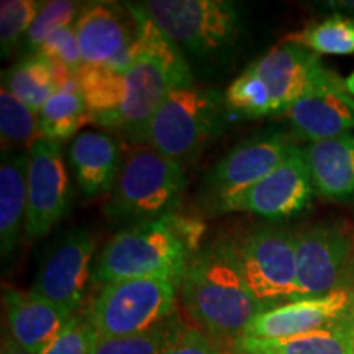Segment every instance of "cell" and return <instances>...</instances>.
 <instances>
[{"label":"cell","mask_w":354,"mask_h":354,"mask_svg":"<svg viewBox=\"0 0 354 354\" xmlns=\"http://www.w3.org/2000/svg\"><path fill=\"white\" fill-rule=\"evenodd\" d=\"M162 354H232L225 344L215 342L197 326H184L179 336Z\"/></svg>","instance_id":"d6a6232c"},{"label":"cell","mask_w":354,"mask_h":354,"mask_svg":"<svg viewBox=\"0 0 354 354\" xmlns=\"http://www.w3.org/2000/svg\"><path fill=\"white\" fill-rule=\"evenodd\" d=\"M86 123H91V115L77 76L61 87L38 112L39 136L57 143L73 138Z\"/></svg>","instance_id":"cb8c5ba5"},{"label":"cell","mask_w":354,"mask_h":354,"mask_svg":"<svg viewBox=\"0 0 354 354\" xmlns=\"http://www.w3.org/2000/svg\"><path fill=\"white\" fill-rule=\"evenodd\" d=\"M354 313V290L342 289L323 297L300 299L264 310L243 338L284 339L322 330Z\"/></svg>","instance_id":"9a60e30c"},{"label":"cell","mask_w":354,"mask_h":354,"mask_svg":"<svg viewBox=\"0 0 354 354\" xmlns=\"http://www.w3.org/2000/svg\"><path fill=\"white\" fill-rule=\"evenodd\" d=\"M120 146L112 136L84 131L69 146V162L77 185L86 197H97L113 189L122 167Z\"/></svg>","instance_id":"d6986e66"},{"label":"cell","mask_w":354,"mask_h":354,"mask_svg":"<svg viewBox=\"0 0 354 354\" xmlns=\"http://www.w3.org/2000/svg\"><path fill=\"white\" fill-rule=\"evenodd\" d=\"M313 187L330 201L354 197V131L304 148Z\"/></svg>","instance_id":"ffe728a7"},{"label":"cell","mask_w":354,"mask_h":354,"mask_svg":"<svg viewBox=\"0 0 354 354\" xmlns=\"http://www.w3.org/2000/svg\"><path fill=\"white\" fill-rule=\"evenodd\" d=\"M238 354H271L264 351H256V349H241V351H236Z\"/></svg>","instance_id":"74e56055"},{"label":"cell","mask_w":354,"mask_h":354,"mask_svg":"<svg viewBox=\"0 0 354 354\" xmlns=\"http://www.w3.org/2000/svg\"><path fill=\"white\" fill-rule=\"evenodd\" d=\"M344 289L354 290V230H351V256H349L346 281H344Z\"/></svg>","instance_id":"e575fe53"},{"label":"cell","mask_w":354,"mask_h":354,"mask_svg":"<svg viewBox=\"0 0 354 354\" xmlns=\"http://www.w3.org/2000/svg\"><path fill=\"white\" fill-rule=\"evenodd\" d=\"M284 115L294 135L308 143L354 131V100L346 95V88L305 97Z\"/></svg>","instance_id":"ac0fdd59"},{"label":"cell","mask_w":354,"mask_h":354,"mask_svg":"<svg viewBox=\"0 0 354 354\" xmlns=\"http://www.w3.org/2000/svg\"><path fill=\"white\" fill-rule=\"evenodd\" d=\"M313 187L304 149L292 146L289 156L258 183L216 203L220 212H250L269 220H286L302 214L312 202Z\"/></svg>","instance_id":"9c48e42d"},{"label":"cell","mask_w":354,"mask_h":354,"mask_svg":"<svg viewBox=\"0 0 354 354\" xmlns=\"http://www.w3.org/2000/svg\"><path fill=\"white\" fill-rule=\"evenodd\" d=\"M331 7L344 8V10H354V0H339V2H330Z\"/></svg>","instance_id":"d590c367"},{"label":"cell","mask_w":354,"mask_h":354,"mask_svg":"<svg viewBox=\"0 0 354 354\" xmlns=\"http://www.w3.org/2000/svg\"><path fill=\"white\" fill-rule=\"evenodd\" d=\"M94 253L95 240L88 230L76 228L63 234L39 266L32 290L77 315L88 281H92Z\"/></svg>","instance_id":"7c38bea8"},{"label":"cell","mask_w":354,"mask_h":354,"mask_svg":"<svg viewBox=\"0 0 354 354\" xmlns=\"http://www.w3.org/2000/svg\"><path fill=\"white\" fill-rule=\"evenodd\" d=\"M30 153H7L0 166V250L10 258L25 227Z\"/></svg>","instance_id":"44dd1931"},{"label":"cell","mask_w":354,"mask_h":354,"mask_svg":"<svg viewBox=\"0 0 354 354\" xmlns=\"http://www.w3.org/2000/svg\"><path fill=\"white\" fill-rule=\"evenodd\" d=\"M284 41L307 48L315 55H354V19L335 15L287 35Z\"/></svg>","instance_id":"d4e9b609"},{"label":"cell","mask_w":354,"mask_h":354,"mask_svg":"<svg viewBox=\"0 0 354 354\" xmlns=\"http://www.w3.org/2000/svg\"><path fill=\"white\" fill-rule=\"evenodd\" d=\"M180 318L171 317L161 325L141 333L117 336V338H97L94 354H162L184 328Z\"/></svg>","instance_id":"484cf974"},{"label":"cell","mask_w":354,"mask_h":354,"mask_svg":"<svg viewBox=\"0 0 354 354\" xmlns=\"http://www.w3.org/2000/svg\"><path fill=\"white\" fill-rule=\"evenodd\" d=\"M0 354H33V353L26 351V349L21 348L20 344H17L12 339V336L7 333L3 335L2 338V351H0Z\"/></svg>","instance_id":"836d02e7"},{"label":"cell","mask_w":354,"mask_h":354,"mask_svg":"<svg viewBox=\"0 0 354 354\" xmlns=\"http://www.w3.org/2000/svg\"><path fill=\"white\" fill-rule=\"evenodd\" d=\"M180 279L169 274L100 286L84 315L102 338L141 333L176 315Z\"/></svg>","instance_id":"8992f818"},{"label":"cell","mask_w":354,"mask_h":354,"mask_svg":"<svg viewBox=\"0 0 354 354\" xmlns=\"http://www.w3.org/2000/svg\"><path fill=\"white\" fill-rule=\"evenodd\" d=\"M71 180L63 151L57 141L39 138L30 149L28 202L24 232L28 238H41L68 215Z\"/></svg>","instance_id":"4fadbf2b"},{"label":"cell","mask_w":354,"mask_h":354,"mask_svg":"<svg viewBox=\"0 0 354 354\" xmlns=\"http://www.w3.org/2000/svg\"><path fill=\"white\" fill-rule=\"evenodd\" d=\"M76 35L86 68L102 66L135 41L138 25L128 6L97 2L84 7L76 20Z\"/></svg>","instance_id":"2e32d148"},{"label":"cell","mask_w":354,"mask_h":354,"mask_svg":"<svg viewBox=\"0 0 354 354\" xmlns=\"http://www.w3.org/2000/svg\"><path fill=\"white\" fill-rule=\"evenodd\" d=\"M300 299L323 297L344 289L351 230L336 223H317L294 233Z\"/></svg>","instance_id":"8fae6325"},{"label":"cell","mask_w":354,"mask_h":354,"mask_svg":"<svg viewBox=\"0 0 354 354\" xmlns=\"http://www.w3.org/2000/svg\"><path fill=\"white\" fill-rule=\"evenodd\" d=\"M35 0H3L0 3V46L2 56L12 55L20 38L28 33L30 26L41 10Z\"/></svg>","instance_id":"f1b7e54d"},{"label":"cell","mask_w":354,"mask_h":354,"mask_svg":"<svg viewBox=\"0 0 354 354\" xmlns=\"http://www.w3.org/2000/svg\"><path fill=\"white\" fill-rule=\"evenodd\" d=\"M0 135L3 148L7 145L8 153L13 148L20 153H30L37 140L41 138L38 115L3 87L0 91Z\"/></svg>","instance_id":"4316f807"},{"label":"cell","mask_w":354,"mask_h":354,"mask_svg":"<svg viewBox=\"0 0 354 354\" xmlns=\"http://www.w3.org/2000/svg\"><path fill=\"white\" fill-rule=\"evenodd\" d=\"M343 86H344V88H346L348 94L354 95V71L351 73V76H348L346 79H344Z\"/></svg>","instance_id":"8d00e7d4"},{"label":"cell","mask_w":354,"mask_h":354,"mask_svg":"<svg viewBox=\"0 0 354 354\" xmlns=\"http://www.w3.org/2000/svg\"><path fill=\"white\" fill-rule=\"evenodd\" d=\"M230 245L243 281L263 312L299 300L294 233L259 227Z\"/></svg>","instance_id":"ba28073f"},{"label":"cell","mask_w":354,"mask_h":354,"mask_svg":"<svg viewBox=\"0 0 354 354\" xmlns=\"http://www.w3.org/2000/svg\"><path fill=\"white\" fill-rule=\"evenodd\" d=\"M292 146L282 133L276 131L243 141L209 172L205 180L207 194L218 203L243 192L281 166Z\"/></svg>","instance_id":"5bb4252c"},{"label":"cell","mask_w":354,"mask_h":354,"mask_svg":"<svg viewBox=\"0 0 354 354\" xmlns=\"http://www.w3.org/2000/svg\"><path fill=\"white\" fill-rule=\"evenodd\" d=\"M225 105V97L218 92L194 84L180 86L130 140L133 145L149 146L184 166L216 138L223 127Z\"/></svg>","instance_id":"277c9868"},{"label":"cell","mask_w":354,"mask_h":354,"mask_svg":"<svg viewBox=\"0 0 354 354\" xmlns=\"http://www.w3.org/2000/svg\"><path fill=\"white\" fill-rule=\"evenodd\" d=\"M77 6L69 0H55L41 7V10L25 35V48L32 55H37L46 38L64 26L73 25V20H77Z\"/></svg>","instance_id":"f546056e"},{"label":"cell","mask_w":354,"mask_h":354,"mask_svg":"<svg viewBox=\"0 0 354 354\" xmlns=\"http://www.w3.org/2000/svg\"><path fill=\"white\" fill-rule=\"evenodd\" d=\"M241 349H256L271 354H354V313L325 328L292 338H241L234 343V351Z\"/></svg>","instance_id":"603a6c76"},{"label":"cell","mask_w":354,"mask_h":354,"mask_svg":"<svg viewBox=\"0 0 354 354\" xmlns=\"http://www.w3.org/2000/svg\"><path fill=\"white\" fill-rule=\"evenodd\" d=\"M194 251L176 227L174 215L140 223L117 233L92 266V282H110L151 276L183 277Z\"/></svg>","instance_id":"5b68a950"},{"label":"cell","mask_w":354,"mask_h":354,"mask_svg":"<svg viewBox=\"0 0 354 354\" xmlns=\"http://www.w3.org/2000/svg\"><path fill=\"white\" fill-rule=\"evenodd\" d=\"M143 6L161 33L190 55H220L241 32L240 7L228 0H151Z\"/></svg>","instance_id":"52a82bcc"},{"label":"cell","mask_w":354,"mask_h":354,"mask_svg":"<svg viewBox=\"0 0 354 354\" xmlns=\"http://www.w3.org/2000/svg\"><path fill=\"white\" fill-rule=\"evenodd\" d=\"M223 97L227 107L236 110L245 117L258 118L274 113L271 92L251 66L230 84Z\"/></svg>","instance_id":"83f0119b"},{"label":"cell","mask_w":354,"mask_h":354,"mask_svg":"<svg viewBox=\"0 0 354 354\" xmlns=\"http://www.w3.org/2000/svg\"><path fill=\"white\" fill-rule=\"evenodd\" d=\"M37 55L46 57L50 61H55V63L63 64L74 76H77L84 68L76 28L73 25L64 26V28L50 35Z\"/></svg>","instance_id":"1f68e13d"},{"label":"cell","mask_w":354,"mask_h":354,"mask_svg":"<svg viewBox=\"0 0 354 354\" xmlns=\"http://www.w3.org/2000/svg\"><path fill=\"white\" fill-rule=\"evenodd\" d=\"M251 68L271 92L274 113H286L305 97L344 88L339 79L322 64L318 55L290 41L272 48Z\"/></svg>","instance_id":"30bf717a"},{"label":"cell","mask_w":354,"mask_h":354,"mask_svg":"<svg viewBox=\"0 0 354 354\" xmlns=\"http://www.w3.org/2000/svg\"><path fill=\"white\" fill-rule=\"evenodd\" d=\"M179 300L198 330L233 348L263 312L243 281L230 243H218L189 259Z\"/></svg>","instance_id":"6da1fadb"},{"label":"cell","mask_w":354,"mask_h":354,"mask_svg":"<svg viewBox=\"0 0 354 354\" xmlns=\"http://www.w3.org/2000/svg\"><path fill=\"white\" fill-rule=\"evenodd\" d=\"M185 189L184 166L146 145L128 146L105 214L133 227L176 215Z\"/></svg>","instance_id":"3957f363"},{"label":"cell","mask_w":354,"mask_h":354,"mask_svg":"<svg viewBox=\"0 0 354 354\" xmlns=\"http://www.w3.org/2000/svg\"><path fill=\"white\" fill-rule=\"evenodd\" d=\"M97 338L95 328L81 312L39 354H94Z\"/></svg>","instance_id":"4dcf8cb0"},{"label":"cell","mask_w":354,"mask_h":354,"mask_svg":"<svg viewBox=\"0 0 354 354\" xmlns=\"http://www.w3.org/2000/svg\"><path fill=\"white\" fill-rule=\"evenodd\" d=\"M73 77L74 74L63 64L32 55L13 64L3 74V88L38 115L43 105Z\"/></svg>","instance_id":"7402d4cb"},{"label":"cell","mask_w":354,"mask_h":354,"mask_svg":"<svg viewBox=\"0 0 354 354\" xmlns=\"http://www.w3.org/2000/svg\"><path fill=\"white\" fill-rule=\"evenodd\" d=\"M127 6L138 25V53L118 77V107L102 127L131 138L174 88L192 84V74L183 53L154 25L145 6Z\"/></svg>","instance_id":"7a4b0ae2"},{"label":"cell","mask_w":354,"mask_h":354,"mask_svg":"<svg viewBox=\"0 0 354 354\" xmlns=\"http://www.w3.org/2000/svg\"><path fill=\"white\" fill-rule=\"evenodd\" d=\"M8 335L26 351L39 354L63 331L74 315L33 290H3Z\"/></svg>","instance_id":"e0dca14e"}]
</instances>
